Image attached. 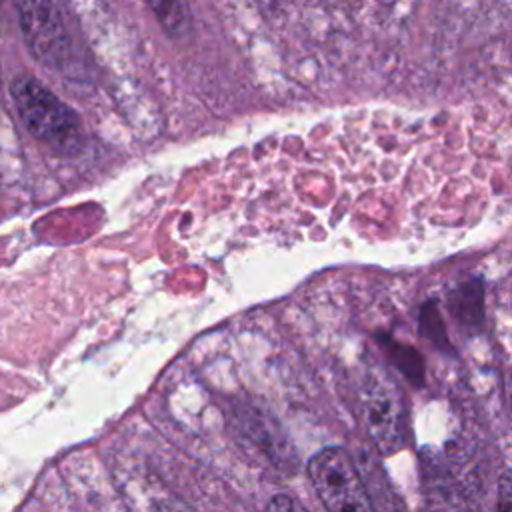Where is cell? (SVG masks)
<instances>
[{"instance_id": "cell-12", "label": "cell", "mask_w": 512, "mask_h": 512, "mask_svg": "<svg viewBox=\"0 0 512 512\" xmlns=\"http://www.w3.org/2000/svg\"><path fill=\"white\" fill-rule=\"evenodd\" d=\"M0 86H2V82H0Z\"/></svg>"}, {"instance_id": "cell-9", "label": "cell", "mask_w": 512, "mask_h": 512, "mask_svg": "<svg viewBox=\"0 0 512 512\" xmlns=\"http://www.w3.org/2000/svg\"><path fill=\"white\" fill-rule=\"evenodd\" d=\"M390 354H392V358L396 360V364L404 370V374L408 378H412V380L418 378L420 380V376H422V360H420V356L412 348H406L402 344H394Z\"/></svg>"}, {"instance_id": "cell-7", "label": "cell", "mask_w": 512, "mask_h": 512, "mask_svg": "<svg viewBox=\"0 0 512 512\" xmlns=\"http://www.w3.org/2000/svg\"><path fill=\"white\" fill-rule=\"evenodd\" d=\"M156 20L170 38H182L192 26L188 0H146Z\"/></svg>"}, {"instance_id": "cell-11", "label": "cell", "mask_w": 512, "mask_h": 512, "mask_svg": "<svg viewBox=\"0 0 512 512\" xmlns=\"http://www.w3.org/2000/svg\"><path fill=\"white\" fill-rule=\"evenodd\" d=\"M266 512H308L298 500H294L292 496H286V494H278L274 496L268 506H266Z\"/></svg>"}, {"instance_id": "cell-8", "label": "cell", "mask_w": 512, "mask_h": 512, "mask_svg": "<svg viewBox=\"0 0 512 512\" xmlns=\"http://www.w3.org/2000/svg\"><path fill=\"white\" fill-rule=\"evenodd\" d=\"M450 310L462 326L476 328L478 322L482 320V282L474 280L462 284L450 296Z\"/></svg>"}, {"instance_id": "cell-10", "label": "cell", "mask_w": 512, "mask_h": 512, "mask_svg": "<svg viewBox=\"0 0 512 512\" xmlns=\"http://www.w3.org/2000/svg\"><path fill=\"white\" fill-rule=\"evenodd\" d=\"M496 512H512V468L506 470L498 480Z\"/></svg>"}, {"instance_id": "cell-5", "label": "cell", "mask_w": 512, "mask_h": 512, "mask_svg": "<svg viewBox=\"0 0 512 512\" xmlns=\"http://www.w3.org/2000/svg\"><path fill=\"white\" fill-rule=\"evenodd\" d=\"M236 430L242 442L252 450L262 454L276 468H292L296 454L290 440L282 428L262 410L246 408L236 414Z\"/></svg>"}, {"instance_id": "cell-6", "label": "cell", "mask_w": 512, "mask_h": 512, "mask_svg": "<svg viewBox=\"0 0 512 512\" xmlns=\"http://www.w3.org/2000/svg\"><path fill=\"white\" fill-rule=\"evenodd\" d=\"M426 500L430 512H472L456 482L432 468L426 476Z\"/></svg>"}, {"instance_id": "cell-3", "label": "cell", "mask_w": 512, "mask_h": 512, "mask_svg": "<svg viewBox=\"0 0 512 512\" xmlns=\"http://www.w3.org/2000/svg\"><path fill=\"white\" fill-rule=\"evenodd\" d=\"M362 420L372 444L382 454L402 448L406 436V408L398 384L386 376H368L360 396Z\"/></svg>"}, {"instance_id": "cell-2", "label": "cell", "mask_w": 512, "mask_h": 512, "mask_svg": "<svg viewBox=\"0 0 512 512\" xmlns=\"http://www.w3.org/2000/svg\"><path fill=\"white\" fill-rule=\"evenodd\" d=\"M310 482L326 512H374L366 486L340 448H324L308 462Z\"/></svg>"}, {"instance_id": "cell-4", "label": "cell", "mask_w": 512, "mask_h": 512, "mask_svg": "<svg viewBox=\"0 0 512 512\" xmlns=\"http://www.w3.org/2000/svg\"><path fill=\"white\" fill-rule=\"evenodd\" d=\"M14 4L32 56L48 68L64 70L70 64L72 46L54 0H14Z\"/></svg>"}, {"instance_id": "cell-1", "label": "cell", "mask_w": 512, "mask_h": 512, "mask_svg": "<svg viewBox=\"0 0 512 512\" xmlns=\"http://www.w3.org/2000/svg\"><path fill=\"white\" fill-rule=\"evenodd\" d=\"M10 96L28 132L54 154H78L86 136L78 116L50 88L28 74H20L10 84Z\"/></svg>"}]
</instances>
